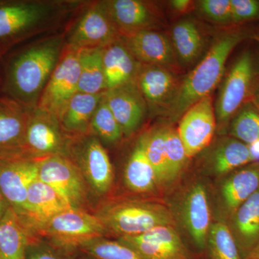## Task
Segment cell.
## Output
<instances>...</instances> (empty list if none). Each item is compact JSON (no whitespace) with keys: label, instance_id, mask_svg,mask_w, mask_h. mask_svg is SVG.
<instances>
[{"label":"cell","instance_id":"obj_21","mask_svg":"<svg viewBox=\"0 0 259 259\" xmlns=\"http://www.w3.org/2000/svg\"><path fill=\"white\" fill-rule=\"evenodd\" d=\"M186 228L196 245L204 249L207 244L210 228V210L205 187L201 184L193 186L184 204Z\"/></svg>","mask_w":259,"mask_h":259},{"label":"cell","instance_id":"obj_10","mask_svg":"<svg viewBox=\"0 0 259 259\" xmlns=\"http://www.w3.org/2000/svg\"><path fill=\"white\" fill-rule=\"evenodd\" d=\"M67 148L93 190L97 194L106 193L113 182V170L106 150L100 141L95 136H88Z\"/></svg>","mask_w":259,"mask_h":259},{"label":"cell","instance_id":"obj_18","mask_svg":"<svg viewBox=\"0 0 259 259\" xmlns=\"http://www.w3.org/2000/svg\"><path fill=\"white\" fill-rule=\"evenodd\" d=\"M104 96L124 136H131L136 132L144 122L148 110L136 81L106 90Z\"/></svg>","mask_w":259,"mask_h":259},{"label":"cell","instance_id":"obj_14","mask_svg":"<svg viewBox=\"0 0 259 259\" xmlns=\"http://www.w3.org/2000/svg\"><path fill=\"white\" fill-rule=\"evenodd\" d=\"M30 109L0 93V159L29 158L25 133Z\"/></svg>","mask_w":259,"mask_h":259},{"label":"cell","instance_id":"obj_22","mask_svg":"<svg viewBox=\"0 0 259 259\" xmlns=\"http://www.w3.org/2000/svg\"><path fill=\"white\" fill-rule=\"evenodd\" d=\"M121 37L149 30L153 16L146 3L139 0L104 1Z\"/></svg>","mask_w":259,"mask_h":259},{"label":"cell","instance_id":"obj_41","mask_svg":"<svg viewBox=\"0 0 259 259\" xmlns=\"http://www.w3.org/2000/svg\"><path fill=\"white\" fill-rule=\"evenodd\" d=\"M10 208L9 203L0 190V223L4 219L5 215Z\"/></svg>","mask_w":259,"mask_h":259},{"label":"cell","instance_id":"obj_11","mask_svg":"<svg viewBox=\"0 0 259 259\" xmlns=\"http://www.w3.org/2000/svg\"><path fill=\"white\" fill-rule=\"evenodd\" d=\"M216 126L215 110L210 96L204 97L185 112L177 131L187 157L195 156L210 144Z\"/></svg>","mask_w":259,"mask_h":259},{"label":"cell","instance_id":"obj_35","mask_svg":"<svg viewBox=\"0 0 259 259\" xmlns=\"http://www.w3.org/2000/svg\"><path fill=\"white\" fill-rule=\"evenodd\" d=\"M91 129L100 139L109 144L118 142L123 136L120 126L107 105L104 94L92 119Z\"/></svg>","mask_w":259,"mask_h":259},{"label":"cell","instance_id":"obj_3","mask_svg":"<svg viewBox=\"0 0 259 259\" xmlns=\"http://www.w3.org/2000/svg\"><path fill=\"white\" fill-rule=\"evenodd\" d=\"M96 216L107 233L122 236H137L153 228L172 226L173 216L161 204L143 201H123L107 204Z\"/></svg>","mask_w":259,"mask_h":259},{"label":"cell","instance_id":"obj_1","mask_svg":"<svg viewBox=\"0 0 259 259\" xmlns=\"http://www.w3.org/2000/svg\"><path fill=\"white\" fill-rule=\"evenodd\" d=\"M64 50L63 37H56L5 54L0 93L28 108L36 107Z\"/></svg>","mask_w":259,"mask_h":259},{"label":"cell","instance_id":"obj_16","mask_svg":"<svg viewBox=\"0 0 259 259\" xmlns=\"http://www.w3.org/2000/svg\"><path fill=\"white\" fill-rule=\"evenodd\" d=\"M71 208L74 207H71L50 186L37 178L29 187L25 212L20 220L36 237L51 219Z\"/></svg>","mask_w":259,"mask_h":259},{"label":"cell","instance_id":"obj_31","mask_svg":"<svg viewBox=\"0 0 259 259\" xmlns=\"http://www.w3.org/2000/svg\"><path fill=\"white\" fill-rule=\"evenodd\" d=\"M79 259H143L139 253L119 241H112L104 237L90 240L80 245Z\"/></svg>","mask_w":259,"mask_h":259},{"label":"cell","instance_id":"obj_34","mask_svg":"<svg viewBox=\"0 0 259 259\" xmlns=\"http://www.w3.org/2000/svg\"><path fill=\"white\" fill-rule=\"evenodd\" d=\"M231 134L246 145L259 141V112L253 103H246L231 120Z\"/></svg>","mask_w":259,"mask_h":259},{"label":"cell","instance_id":"obj_45","mask_svg":"<svg viewBox=\"0 0 259 259\" xmlns=\"http://www.w3.org/2000/svg\"><path fill=\"white\" fill-rule=\"evenodd\" d=\"M2 59H3V58L0 57V90H1L2 82Z\"/></svg>","mask_w":259,"mask_h":259},{"label":"cell","instance_id":"obj_36","mask_svg":"<svg viewBox=\"0 0 259 259\" xmlns=\"http://www.w3.org/2000/svg\"><path fill=\"white\" fill-rule=\"evenodd\" d=\"M164 140L168 175L171 182L179 176L189 158L176 130L164 127Z\"/></svg>","mask_w":259,"mask_h":259},{"label":"cell","instance_id":"obj_6","mask_svg":"<svg viewBox=\"0 0 259 259\" xmlns=\"http://www.w3.org/2000/svg\"><path fill=\"white\" fill-rule=\"evenodd\" d=\"M79 76V50L66 47L39 98L37 108L59 118L78 93Z\"/></svg>","mask_w":259,"mask_h":259},{"label":"cell","instance_id":"obj_7","mask_svg":"<svg viewBox=\"0 0 259 259\" xmlns=\"http://www.w3.org/2000/svg\"><path fill=\"white\" fill-rule=\"evenodd\" d=\"M255 76L254 59L249 51H245L232 65L221 89L214 109L220 125H228L245 105Z\"/></svg>","mask_w":259,"mask_h":259},{"label":"cell","instance_id":"obj_5","mask_svg":"<svg viewBox=\"0 0 259 259\" xmlns=\"http://www.w3.org/2000/svg\"><path fill=\"white\" fill-rule=\"evenodd\" d=\"M41 234L56 248L66 250L107 234L106 230L96 215L81 208H71L58 214L40 230Z\"/></svg>","mask_w":259,"mask_h":259},{"label":"cell","instance_id":"obj_17","mask_svg":"<svg viewBox=\"0 0 259 259\" xmlns=\"http://www.w3.org/2000/svg\"><path fill=\"white\" fill-rule=\"evenodd\" d=\"M135 81L148 110L155 112L166 113L180 86L169 70L155 65L141 64Z\"/></svg>","mask_w":259,"mask_h":259},{"label":"cell","instance_id":"obj_33","mask_svg":"<svg viewBox=\"0 0 259 259\" xmlns=\"http://www.w3.org/2000/svg\"><path fill=\"white\" fill-rule=\"evenodd\" d=\"M207 243L212 259H243L233 233L224 223L211 225Z\"/></svg>","mask_w":259,"mask_h":259},{"label":"cell","instance_id":"obj_28","mask_svg":"<svg viewBox=\"0 0 259 259\" xmlns=\"http://www.w3.org/2000/svg\"><path fill=\"white\" fill-rule=\"evenodd\" d=\"M79 63L78 93L97 95L106 91L102 48L80 49Z\"/></svg>","mask_w":259,"mask_h":259},{"label":"cell","instance_id":"obj_37","mask_svg":"<svg viewBox=\"0 0 259 259\" xmlns=\"http://www.w3.org/2000/svg\"><path fill=\"white\" fill-rule=\"evenodd\" d=\"M201 13L218 23H232L231 0H202L199 2Z\"/></svg>","mask_w":259,"mask_h":259},{"label":"cell","instance_id":"obj_13","mask_svg":"<svg viewBox=\"0 0 259 259\" xmlns=\"http://www.w3.org/2000/svg\"><path fill=\"white\" fill-rule=\"evenodd\" d=\"M61 130L62 127L55 116L37 107L30 108L25 133L27 156L34 158L38 155L47 157L63 154L67 147Z\"/></svg>","mask_w":259,"mask_h":259},{"label":"cell","instance_id":"obj_42","mask_svg":"<svg viewBox=\"0 0 259 259\" xmlns=\"http://www.w3.org/2000/svg\"><path fill=\"white\" fill-rule=\"evenodd\" d=\"M248 146L249 148L252 162L259 164V141L253 143V144L248 145Z\"/></svg>","mask_w":259,"mask_h":259},{"label":"cell","instance_id":"obj_39","mask_svg":"<svg viewBox=\"0 0 259 259\" xmlns=\"http://www.w3.org/2000/svg\"><path fill=\"white\" fill-rule=\"evenodd\" d=\"M27 259H60L57 253L47 245L39 243L38 239L32 241L27 250Z\"/></svg>","mask_w":259,"mask_h":259},{"label":"cell","instance_id":"obj_8","mask_svg":"<svg viewBox=\"0 0 259 259\" xmlns=\"http://www.w3.org/2000/svg\"><path fill=\"white\" fill-rule=\"evenodd\" d=\"M38 180L50 186L74 208H81L86 197L82 174L66 155L47 156L38 161Z\"/></svg>","mask_w":259,"mask_h":259},{"label":"cell","instance_id":"obj_27","mask_svg":"<svg viewBox=\"0 0 259 259\" xmlns=\"http://www.w3.org/2000/svg\"><path fill=\"white\" fill-rule=\"evenodd\" d=\"M125 181L130 190L136 192H151L158 184L154 169L146 156L142 136L138 140L126 164Z\"/></svg>","mask_w":259,"mask_h":259},{"label":"cell","instance_id":"obj_23","mask_svg":"<svg viewBox=\"0 0 259 259\" xmlns=\"http://www.w3.org/2000/svg\"><path fill=\"white\" fill-rule=\"evenodd\" d=\"M233 225V236L244 259L259 242V190L235 211Z\"/></svg>","mask_w":259,"mask_h":259},{"label":"cell","instance_id":"obj_32","mask_svg":"<svg viewBox=\"0 0 259 259\" xmlns=\"http://www.w3.org/2000/svg\"><path fill=\"white\" fill-rule=\"evenodd\" d=\"M146 156L152 165L158 184L170 182L165 150L164 127L153 129L142 136Z\"/></svg>","mask_w":259,"mask_h":259},{"label":"cell","instance_id":"obj_38","mask_svg":"<svg viewBox=\"0 0 259 259\" xmlns=\"http://www.w3.org/2000/svg\"><path fill=\"white\" fill-rule=\"evenodd\" d=\"M232 23H240L259 18V1L231 0Z\"/></svg>","mask_w":259,"mask_h":259},{"label":"cell","instance_id":"obj_40","mask_svg":"<svg viewBox=\"0 0 259 259\" xmlns=\"http://www.w3.org/2000/svg\"><path fill=\"white\" fill-rule=\"evenodd\" d=\"M191 2L189 0H173L171 1L172 9L179 13H184L190 8Z\"/></svg>","mask_w":259,"mask_h":259},{"label":"cell","instance_id":"obj_19","mask_svg":"<svg viewBox=\"0 0 259 259\" xmlns=\"http://www.w3.org/2000/svg\"><path fill=\"white\" fill-rule=\"evenodd\" d=\"M121 39L140 64L167 68L176 62L171 41L161 32L149 29L121 37Z\"/></svg>","mask_w":259,"mask_h":259},{"label":"cell","instance_id":"obj_12","mask_svg":"<svg viewBox=\"0 0 259 259\" xmlns=\"http://www.w3.org/2000/svg\"><path fill=\"white\" fill-rule=\"evenodd\" d=\"M38 178V161L35 158L0 159V190L19 218L23 215L28 191Z\"/></svg>","mask_w":259,"mask_h":259},{"label":"cell","instance_id":"obj_4","mask_svg":"<svg viewBox=\"0 0 259 259\" xmlns=\"http://www.w3.org/2000/svg\"><path fill=\"white\" fill-rule=\"evenodd\" d=\"M54 10L51 3L28 0L0 1V57L36 32Z\"/></svg>","mask_w":259,"mask_h":259},{"label":"cell","instance_id":"obj_43","mask_svg":"<svg viewBox=\"0 0 259 259\" xmlns=\"http://www.w3.org/2000/svg\"><path fill=\"white\" fill-rule=\"evenodd\" d=\"M253 105L255 107V108L258 110L259 112V88L257 90L254 95V100H253Z\"/></svg>","mask_w":259,"mask_h":259},{"label":"cell","instance_id":"obj_44","mask_svg":"<svg viewBox=\"0 0 259 259\" xmlns=\"http://www.w3.org/2000/svg\"><path fill=\"white\" fill-rule=\"evenodd\" d=\"M251 254L255 255V256L258 257L259 258V242L258 244L256 245V246L255 247L254 249L253 250V251L251 252Z\"/></svg>","mask_w":259,"mask_h":259},{"label":"cell","instance_id":"obj_26","mask_svg":"<svg viewBox=\"0 0 259 259\" xmlns=\"http://www.w3.org/2000/svg\"><path fill=\"white\" fill-rule=\"evenodd\" d=\"M259 190V164L255 163L233 173L221 189L227 209L234 213L245 201Z\"/></svg>","mask_w":259,"mask_h":259},{"label":"cell","instance_id":"obj_24","mask_svg":"<svg viewBox=\"0 0 259 259\" xmlns=\"http://www.w3.org/2000/svg\"><path fill=\"white\" fill-rule=\"evenodd\" d=\"M10 207L0 223V259H27V250L36 239Z\"/></svg>","mask_w":259,"mask_h":259},{"label":"cell","instance_id":"obj_9","mask_svg":"<svg viewBox=\"0 0 259 259\" xmlns=\"http://www.w3.org/2000/svg\"><path fill=\"white\" fill-rule=\"evenodd\" d=\"M120 38L105 3L99 2L87 8L75 23L66 47L78 50L104 48Z\"/></svg>","mask_w":259,"mask_h":259},{"label":"cell","instance_id":"obj_30","mask_svg":"<svg viewBox=\"0 0 259 259\" xmlns=\"http://www.w3.org/2000/svg\"><path fill=\"white\" fill-rule=\"evenodd\" d=\"M213 167L219 175H226L252 163L248 145L234 138L224 140L213 154Z\"/></svg>","mask_w":259,"mask_h":259},{"label":"cell","instance_id":"obj_15","mask_svg":"<svg viewBox=\"0 0 259 259\" xmlns=\"http://www.w3.org/2000/svg\"><path fill=\"white\" fill-rule=\"evenodd\" d=\"M118 241L134 249L143 259H190L188 252L172 226L156 227L137 236Z\"/></svg>","mask_w":259,"mask_h":259},{"label":"cell","instance_id":"obj_20","mask_svg":"<svg viewBox=\"0 0 259 259\" xmlns=\"http://www.w3.org/2000/svg\"><path fill=\"white\" fill-rule=\"evenodd\" d=\"M106 90L134 82L140 63L130 52L122 39L102 48Z\"/></svg>","mask_w":259,"mask_h":259},{"label":"cell","instance_id":"obj_46","mask_svg":"<svg viewBox=\"0 0 259 259\" xmlns=\"http://www.w3.org/2000/svg\"><path fill=\"white\" fill-rule=\"evenodd\" d=\"M244 259H259L258 257L255 256V255L251 254L248 255V256L245 257Z\"/></svg>","mask_w":259,"mask_h":259},{"label":"cell","instance_id":"obj_29","mask_svg":"<svg viewBox=\"0 0 259 259\" xmlns=\"http://www.w3.org/2000/svg\"><path fill=\"white\" fill-rule=\"evenodd\" d=\"M171 44L175 54L184 64H191L200 54L202 38L196 24L185 20L177 23L171 30Z\"/></svg>","mask_w":259,"mask_h":259},{"label":"cell","instance_id":"obj_25","mask_svg":"<svg viewBox=\"0 0 259 259\" xmlns=\"http://www.w3.org/2000/svg\"><path fill=\"white\" fill-rule=\"evenodd\" d=\"M104 93H76L58 118L62 129L74 134H86L91 129L92 119Z\"/></svg>","mask_w":259,"mask_h":259},{"label":"cell","instance_id":"obj_2","mask_svg":"<svg viewBox=\"0 0 259 259\" xmlns=\"http://www.w3.org/2000/svg\"><path fill=\"white\" fill-rule=\"evenodd\" d=\"M245 37L243 32L231 31L216 39L206 56L179 86L166 112L170 120L181 118L192 105L209 96L222 79L230 54Z\"/></svg>","mask_w":259,"mask_h":259}]
</instances>
